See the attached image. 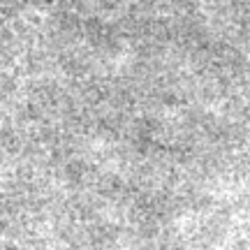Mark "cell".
I'll return each mask as SVG.
<instances>
[{
  "label": "cell",
  "mask_w": 250,
  "mask_h": 250,
  "mask_svg": "<svg viewBox=\"0 0 250 250\" xmlns=\"http://www.w3.org/2000/svg\"><path fill=\"white\" fill-rule=\"evenodd\" d=\"M7 250H17V248H7Z\"/></svg>",
  "instance_id": "cell-1"
}]
</instances>
